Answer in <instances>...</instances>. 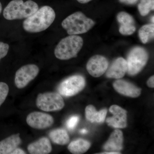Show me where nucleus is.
Returning <instances> with one entry per match:
<instances>
[{
	"label": "nucleus",
	"mask_w": 154,
	"mask_h": 154,
	"mask_svg": "<svg viewBox=\"0 0 154 154\" xmlns=\"http://www.w3.org/2000/svg\"><path fill=\"white\" fill-rule=\"evenodd\" d=\"M54 10L48 6H44L26 18L23 23V29L30 33H37L49 28L55 20Z\"/></svg>",
	"instance_id": "nucleus-1"
},
{
	"label": "nucleus",
	"mask_w": 154,
	"mask_h": 154,
	"mask_svg": "<svg viewBox=\"0 0 154 154\" xmlns=\"http://www.w3.org/2000/svg\"><path fill=\"white\" fill-rule=\"evenodd\" d=\"M38 5L32 0H13L3 11L5 19L8 20L26 19L38 10Z\"/></svg>",
	"instance_id": "nucleus-2"
},
{
	"label": "nucleus",
	"mask_w": 154,
	"mask_h": 154,
	"mask_svg": "<svg viewBox=\"0 0 154 154\" xmlns=\"http://www.w3.org/2000/svg\"><path fill=\"white\" fill-rule=\"evenodd\" d=\"M83 44L84 41L81 36L70 35L60 41L54 49V55L60 60H68L76 57Z\"/></svg>",
	"instance_id": "nucleus-3"
},
{
	"label": "nucleus",
	"mask_w": 154,
	"mask_h": 154,
	"mask_svg": "<svg viewBox=\"0 0 154 154\" xmlns=\"http://www.w3.org/2000/svg\"><path fill=\"white\" fill-rule=\"evenodd\" d=\"M61 25L69 35H78L88 32L94 27L95 22L79 11L64 19Z\"/></svg>",
	"instance_id": "nucleus-4"
},
{
	"label": "nucleus",
	"mask_w": 154,
	"mask_h": 154,
	"mask_svg": "<svg viewBox=\"0 0 154 154\" xmlns=\"http://www.w3.org/2000/svg\"><path fill=\"white\" fill-rule=\"evenodd\" d=\"M148 59V53L146 49L139 46L134 48L128 55L127 72L131 76L137 74L145 66Z\"/></svg>",
	"instance_id": "nucleus-5"
},
{
	"label": "nucleus",
	"mask_w": 154,
	"mask_h": 154,
	"mask_svg": "<svg viewBox=\"0 0 154 154\" xmlns=\"http://www.w3.org/2000/svg\"><path fill=\"white\" fill-rule=\"evenodd\" d=\"M36 103L38 109L45 112L59 111L65 106L63 98L60 94L55 92L38 94Z\"/></svg>",
	"instance_id": "nucleus-6"
},
{
	"label": "nucleus",
	"mask_w": 154,
	"mask_h": 154,
	"mask_svg": "<svg viewBox=\"0 0 154 154\" xmlns=\"http://www.w3.org/2000/svg\"><path fill=\"white\" fill-rule=\"evenodd\" d=\"M85 84L84 77L80 75H75L63 81L58 87V91L62 96L71 97L82 91Z\"/></svg>",
	"instance_id": "nucleus-7"
},
{
	"label": "nucleus",
	"mask_w": 154,
	"mask_h": 154,
	"mask_svg": "<svg viewBox=\"0 0 154 154\" xmlns=\"http://www.w3.org/2000/svg\"><path fill=\"white\" fill-rule=\"evenodd\" d=\"M39 68L36 65L29 64L21 67L15 74V85L18 89L25 88L38 75Z\"/></svg>",
	"instance_id": "nucleus-8"
},
{
	"label": "nucleus",
	"mask_w": 154,
	"mask_h": 154,
	"mask_svg": "<svg viewBox=\"0 0 154 154\" xmlns=\"http://www.w3.org/2000/svg\"><path fill=\"white\" fill-rule=\"evenodd\" d=\"M26 122L32 128L45 129L52 126L54 122V119L49 114L34 111L28 114L26 118Z\"/></svg>",
	"instance_id": "nucleus-9"
},
{
	"label": "nucleus",
	"mask_w": 154,
	"mask_h": 154,
	"mask_svg": "<svg viewBox=\"0 0 154 154\" xmlns=\"http://www.w3.org/2000/svg\"><path fill=\"white\" fill-rule=\"evenodd\" d=\"M108 67V62L106 57L102 55L94 56L88 61L87 69L92 76L98 78L106 72Z\"/></svg>",
	"instance_id": "nucleus-10"
},
{
	"label": "nucleus",
	"mask_w": 154,
	"mask_h": 154,
	"mask_svg": "<svg viewBox=\"0 0 154 154\" xmlns=\"http://www.w3.org/2000/svg\"><path fill=\"white\" fill-rule=\"evenodd\" d=\"M109 111L113 116L108 117L106 122L109 126L117 128L126 127L127 111L117 105H113L110 107Z\"/></svg>",
	"instance_id": "nucleus-11"
},
{
	"label": "nucleus",
	"mask_w": 154,
	"mask_h": 154,
	"mask_svg": "<svg viewBox=\"0 0 154 154\" xmlns=\"http://www.w3.org/2000/svg\"><path fill=\"white\" fill-rule=\"evenodd\" d=\"M113 87L119 94L128 97L137 98L141 94V89L132 83L124 81L118 80L113 84Z\"/></svg>",
	"instance_id": "nucleus-12"
},
{
	"label": "nucleus",
	"mask_w": 154,
	"mask_h": 154,
	"mask_svg": "<svg viewBox=\"0 0 154 154\" xmlns=\"http://www.w3.org/2000/svg\"><path fill=\"white\" fill-rule=\"evenodd\" d=\"M126 60L122 57H119L113 61L108 70L106 71L107 78L120 79L124 76L127 72Z\"/></svg>",
	"instance_id": "nucleus-13"
},
{
	"label": "nucleus",
	"mask_w": 154,
	"mask_h": 154,
	"mask_svg": "<svg viewBox=\"0 0 154 154\" xmlns=\"http://www.w3.org/2000/svg\"><path fill=\"white\" fill-rule=\"evenodd\" d=\"M123 134L121 131L116 129L110 135L103 148L106 152H119L122 149Z\"/></svg>",
	"instance_id": "nucleus-14"
},
{
	"label": "nucleus",
	"mask_w": 154,
	"mask_h": 154,
	"mask_svg": "<svg viewBox=\"0 0 154 154\" xmlns=\"http://www.w3.org/2000/svg\"><path fill=\"white\" fill-rule=\"evenodd\" d=\"M27 149L30 154H48L52 151V146L48 138L42 137L38 140L29 144Z\"/></svg>",
	"instance_id": "nucleus-15"
},
{
	"label": "nucleus",
	"mask_w": 154,
	"mask_h": 154,
	"mask_svg": "<svg viewBox=\"0 0 154 154\" xmlns=\"http://www.w3.org/2000/svg\"><path fill=\"white\" fill-rule=\"evenodd\" d=\"M22 143L19 133L10 136L0 141V154H12Z\"/></svg>",
	"instance_id": "nucleus-16"
},
{
	"label": "nucleus",
	"mask_w": 154,
	"mask_h": 154,
	"mask_svg": "<svg viewBox=\"0 0 154 154\" xmlns=\"http://www.w3.org/2000/svg\"><path fill=\"white\" fill-rule=\"evenodd\" d=\"M107 113V109H103L97 112L95 107L92 105H88L85 108L86 118L92 122H104Z\"/></svg>",
	"instance_id": "nucleus-17"
},
{
	"label": "nucleus",
	"mask_w": 154,
	"mask_h": 154,
	"mask_svg": "<svg viewBox=\"0 0 154 154\" xmlns=\"http://www.w3.org/2000/svg\"><path fill=\"white\" fill-rule=\"evenodd\" d=\"M91 146V143L88 141L79 139L72 141L69 145L68 149L72 154H83L86 152Z\"/></svg>",
	"instance_id": "nucleus-18"
},
{
	"label": "nucleus",
	"mask_w": 154,
	"mask_h": 154,
	"mask_svg": "<svg viewBox=\"0 0 154 154\" xmlns=\"http://www.w3.org/2000/svg\"><path fill=\"white\" fill-rule=\"evenodd\" d=\"M49 137L54 143L60 145H65L69 142L68 134L64 129L54 130L50 133Z\"/></svg>",
	"instance_id": "nucleus-19"
},
{
	"label": "nucleus",
	"mask_w": 154,
	"mask_h": 154,
	"mask_svg": "<svg viewBox=\"0 0 154 154\" xmlns=\"http://www.w3.org/2000/svg\"><path fill=\"white\" fill-rule=\"evenodd\" d=\"M154 25L153 23L143 25L139 30V36L143 44L147 43L154 38Z\"/></svg>",
	"instance_id": "nucleus-20"
},
{
	"label": "nucleus",
	"mask_w": 154,
	"mask_h": 154,
	"mask_svg": "<svg viewBox=\"0 0 154 154\" xmlns=\"http://www.w3.org/2000/svg\"><path fill=\"white\" fill-rule=\"evenodd\" d=\"M138 9L142 16H146L151 11H154V0H141Z\"/></svg>",
	"instance_id": "nucleus-21"
},
{
	"label": "nucleus",
	"mask_w": 154,
	"mask_h": 154,
	"mask_svg": "<svg viewBox=\"0 0 154 154\" xmlns=\"http://www.w3.org/2000/svg\"><path fill=\"white\" fill-rule=\"evenodd\" d=\"M117 19L121 25H134L135 21L133 17L125 12H121L117 16Z\"/></svg>",
	"instance_id": "nucleus-22"
},
{
	"label": "nucleus",
	"mask_w": 154,
	"mask_h": 154,
	"mask_svg": "<svg viewBox=\"0 0 154 154\" xmlns=\"http://www.w3.org/2000/svg\"><path fill=\"white\" fill-rule=\"evenodd\" d=\"M9 91V86L6 83L0 82V106L5 101Z\"/></svg>",
	"instance_id": "nucleus-23"
},
{
	"label": "nucleus",
	"mask_w": 154,
	"mask_h": 154,
	"mask_svg": "<svg viewBox=\"0 0 154 154\" xmlns=\"http://www.w3.org/2000/svg\"><path fill=\"white\" fill-rule=\"evenodd\" d=\"M136 30V28L135 25H127V26L120 25L119 31L122 35H131L134 33Z\"/></svg>",
	"instance_id": "nucleus-24"
},
{
	"label": "nucleus",
	"mask_w": 154,
	"mask_h": 154,
	"mask_svg": "<svg viewBox=\"0 0 154 154\" xmlns=\"http://www.w3.org/2000/svg\"><path fill=\"white\" fill-rule=\"evenodd\" d=\"M79 120V118L77 116H72L66 122V127L68 129L72 130L76 126Z\"/></svg>",
	"instance_id": "nucleus-25"
},
{
	"label": "nucleus",
	"mask_w": 154,
	"mask_h": 154,
	"mask_svg": "<svg viewBox=\"0 0 154 154\" xmlns=\"http://www.w3.org/2000/svg\"><path fill=\"white\" fill-rule=\"evenodd\" d=\"M9 47L8 44L0 42V60L7 55Z\"/></svg>",
	"instance_id": "nucleus-26"
},
{
	"label": "nucleus",
	"mask_w": 154,
	"mask_h": 154,
	"mask_svg": "<svg viewBox=\"0 0 154 154\" xmlns=\"http://www.w3.org/2000/svg\"><path fill=\"white\" fill-rule=\"evenodd\" d=\"M119 2L128 5H134L136 4L139 0H119Z\"/></svg>",
	"instance_id": "nucleus-27"
},
{
	"label": "nucleus",
	"mask_w": 154,
	"mask_h": 154,
	"mask_svg": "<svg viewBox=\"0 0 154 154\" xmlns=\"http://www.w3.org/2000/svg\"><path fill=\"white\" fill-rule=\"evenodd\" d=\"M147 85L148 87L151 88H154V76H152L148 80Z\"/></svg>",
	"instance_id": "nucleus-28"
},
{
	"label": "nucleus",
	"mask_w": 154,
	"mask_h": 154,
	"mask_svg": "<svg viewBox=\"0 0 154 154\" xmlns=\"http://www.w3.org/2000/svg\"><path fill=\"white\" fill-rule=\"evenodd\" d=\"M26 154L22 149L17 148L16 149L14 150V151L12 152V154Z\"/></svg>",
	"instance_id": "nucleus-29"
},
{
	"label": "nucleus",
	"mask_w": 154,
	"mask_h": 154,
	"mask_svg": "<svg viewBox=\"0 0 154 154\" xmlns=\"http://www.w3.org/2000/svg\"><path fill=\"white\" fill-rule=\"evenodd\" d=\"M79 3L81 4H86L91 2L92 0H77Z\"/></svg>",
	"instance_id": "nucleus-30"
},
{
	"label": "nucleus",
	"mask_w": 154,
	"mask_h": 154,
	"mask_svg": "<svg viewBox=\"0 0 154 154\" xmlns=\"http://www.w3.org/2000/svg\"><path fill=\"white\" fill-rule=\"evenodd\" d=\"M101 154H120L119 152H104L102 153Z\"/></svg>",
	"instance_id": "nucleus-31"
},
{
	"label": "nucleus",
	"mask_w": 154,
	"mask_h": 154,
	"mask_svg": "<svg viewBox=\"0 0 154 154\" xmlns=\"http://www.w3.org/2000/svg\"><path fill=\"white\" fill-rule=\"evenodd\" d=\"M80 132L82 134H85L87 133V132H88V131L85 129H83L80 131Z\"/></svg>",
	"instance_id": "nucleus-32"
},
{
	"label": "nucleus",
	"mask_w": 154,
	"mask_h": 154,
	"mask_svg": "<svg viewBox=\"0 0 154 154\" xmlns=\"http://www.w3.org/2000/svg\"><path fill=\"white\" fill-rule=\"evenodd\" d=\"M2 4H1V2H0V14L2 13Z\"/></svg>",
	"instance_id": "nucleus-33"
},
{
	"label": "nucleus",
	"mask_w": 154,
	"mask_h": 154,
	"mask_svg": "<svg viewBox=\"0 0 154 154\" xmlns=\"http://www.w3.org/2000/svg\"><path fill=\"white\" fill-rule=\"evenodd\" d=\"M151 21L152 23H153L154 24V16H153V17H152Z\"/></svg>",
	"instance_id": "nucleus-34"
}]
</instances>
